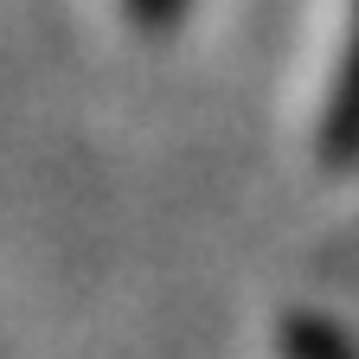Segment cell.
<instances>
[{
  "instance_id": "6da1fadb",
  "label": "cell",
  "mask_w": 359,
  "mask_h": 359,
  "mask_svg": "<svg viewBox=\"0 0 359 359\" xmlns=\"http://www.w3.org/2000/svg\"><path fill=\"white\" fill-rule=\"evenodd\" d=\"M321 161H327V167H353V161H359V7H353V32H346L340 77H334V90H327Z\"/></svg>"
},
{
  "instance_id": "7a4b0ae2",
  "label": "cell",
  "mask_w": 359,
  "mask_h": 359,
  "mask_svg": "<svg viewBox=\"0 0 359 359\" xmlns=\"http://www.w3.org/2000/svg\"><path fill=\"white\" fill-rule=\"evenodd\" d=\"M289 359H359V346H353L340 327L295 321V327H289Z\"/></svg>"
},
{
  "instance_id": "3957f363",
  "label": "cell",
  "mask_w": 359,
  "mask_h": 359,
  "mask_svg": "<svg viewBox=\"0 0 359 359\" xmlns=\"http://www.w3.org/2000/svg\"><path fill=\"white\" fill-rule=\"evenodd\" d=\"M128 13L142 20L148 32H167V26H180V13H187V0H128Z\"/></svg>"
}]
</instances>
